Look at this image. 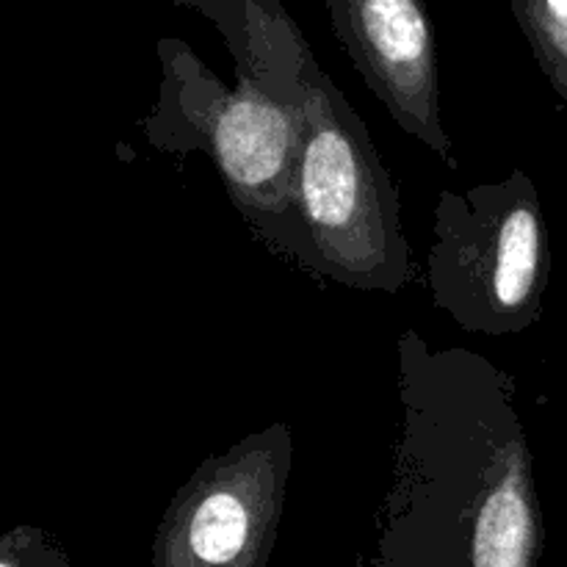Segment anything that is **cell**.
Here are the masks:
<instances>
[{"label":"cell","mask_w":567,"mask_h":567,"mask_svg":"<svg viewBox=\"0 0 567 567\" xmlns=\"http://www.w3.org/2000/svg\"><path fill=\"white\" fill-rule=\"evenodd\" d=\"M543 513L515 380L471 349L399 338V437L374 563L537 567Z\"/></svg>","instance_id":"1"},{"label":"cell","mask_w":567,"mask_h":567,"mask_svg":"<svg viewBox=\"0 0 567 567\" xmlns=\"http://www.w3.org/2000/svg\"><path fill=\"white\" fill-rule=\"evenodd\" d=\"M205 14L236 59V86L227 89L188 42L155 44L161 86L142 122L161 153H205L227 197L255 236L310 271V241L299 214V109L293 97L297 22L275 0H175Z\"/></svg>","instance_id":"2"},{"label":"cell","mask_w":567,"mask_h":567,"mask_svg":"<svg viewBox=\"0 0 567 567\" xmlns=\"http://www.w3.org/2000/svg\"><path fill=\"white\" fill-rule=\"evenodd\" d=\"M293 97L299 109V214L310 271L360 291H404L413 280L402 203L369 127L341 89L297 42Z\"/></svg>","instance_id":"3"},{"label":"cell","mask_w":567,"mask_h":567,"mask_svg":"<svg viewBox=\"0 0 567 567\" xmlns=\"http://www.w3.org/2000/svg\"><path fill=\"white\" fill-rule=\"evenodd\" d=\"M551 277V241L535 181L513 169L498 183L435 205V241L426 282L437 310L476 336H518L543 316Z\"/></svg>","instance_id":"4"},{"label":"cell","mask_w":567,"mask_h":567,"mask_svg":"<svg viewBox=\"0 0 567 567\" xmlns=\"http://www.w3.org/2000/svg\"><path fill=\"white\" fill-rule=\"evenodd\" d=\"M293 463L288 421L203 460L153 540V567H269Z\"/></svg>","instance_id":"5"},{"label":"cell","mask_w":567,"mask_h":567,"mask_svg":"<svg viewBox=\"0 0 567 567\" xmlns=\"http://www.w3.org/2000/svg\"><path fill=\"white\" fill-rule=\"evenodd\" d=\"M332 31L404 133L457 169L443 127L437 44L430 11L415 0H327Z\"/></svg>","instance_id":"6"},{"label":"cell","mask_w":567,"mask_h":567,"mask_svg":"<svg viewBox=\"0 0 567 567\" xmlns=\"http://www.w3.org/2000/svg\"><path fill=\"white\" fill-rule=\"evenodd\" d=\"M509 9L543 75L567 103V0H513Z\"/></svg>","instance_id":"7"},{"label":"cell","mask_w":567,"mask_h":567,"mask_svg":"<svg viewBox=\"0 0 567 567\" xmlns=\"http://www.w3.org/2000/svg\"><path fill=\"white\" fill-rule=\"evenodd\" d=\"M0 567H72L64 548L37 526H14L0 537Z\"/></svg>","instance_id":"8"},{"label":"cell","mask_w":567,"mask_h":567,"mask_svg":"<svg viewBox=\"0 0 567 567\" xmlns=\"http://www.w3.org/2000/svg\"><path fill=\"white\" fill-rule=\"evenodd\" d=\"M369 567H385V565H380V563H371Z\"/></svg>","instance_id":"9"}]
</instances>
